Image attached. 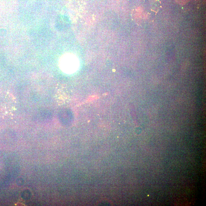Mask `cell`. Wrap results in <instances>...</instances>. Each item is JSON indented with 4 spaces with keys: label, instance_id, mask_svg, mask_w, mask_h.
<instances>
[{
    "label": "cell",
    "instance_id": "1",
    "mask_svg": "<svg viewBox=\"0 0 206 206\" xmlns=\"http://www.w3.org/2000/svg\"><path fill=\"white\" fill-rule=\"evenodd\" d=\"M59 66L63 72L68 74H72L78 69L79 61L74 54L66 53L60 57Z\"/></svg>",
    "mask_w": 206,
    "mask_h": 206
},
{
    "label": "cell",
    "instance_id": "2",
    "mask_svg": "<svg viewBox=\"0 0 206 206\" xmlns=\"http://www.w3.org/2000/svg\"><path fill=\"white\" fill-rule=\"evenodd\" d=\"M177 1L180 3H184L187 2L190 0H177Z\"/></svg>",
    "mask_w": 206,
    "mask_h": 206
}]
</instances>
